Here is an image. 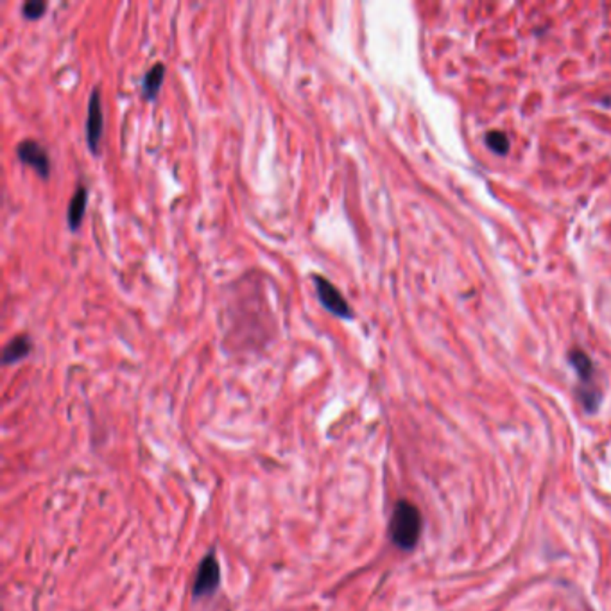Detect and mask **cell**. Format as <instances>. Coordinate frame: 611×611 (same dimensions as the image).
Returning <instances> with one entry per match:
<instances>
[{"label": "cell", "mask_w": 611, "mask_h": 611, "mask_svg": "<svg viewBox=\"0 0 611 611\" xmlns=\"http://www.w3.org/2000/svg\"><path fill=\"white\" fill-rule=\"evenodd\" d=\"M423 529L422 513L409 500H398L389 520V538L402 550H413Z\"/></svg>", "instance_id": "cell-1"}, {"label": "cell", "mask_w": 611, "mask_h": 611, "mask_svg": "<svg viewBox=\"0 0 611 611\" xmlns=\"http://www.w3.org/2000/svg\"><path fill=\"white\" fill-rule=\"evenodd\" d=\"M569 360L581 382V395H579L581 404L588 413H594L601 404V395L597 388H594V363L582 350H570Z\"/></svg>", "instance_id": "cell-2"}, {"label": "cell", "mask_w": 611, "mask_h": 611, "mask_svg": "<svg viewBox=\"0 0 611 611\" xmlns=\"http://www.w3.org/2000/svg\"><path fill=\"white\" fill-rule=\"evenodd\" d=\"M312 282L316 285V294L319 298V303L328 312L335 314L338 317H344V319H351L354 317V310H351L350 303L346 301L341 291L328 278H325L323 274H314Z\"/></svg>", "instance_id": "cell-3"}, {"label": "cell", "mask_w": 611, "mask_h": 611, "mask_svg": "<svg viewBox=\"0 0 611 611\" xmlns=\"http://www.w3.org/2000/svg\"><path fill=\"white\" fill-rule=\"evenodd\" d=\"M221 582V566L219 560L215 556V553H208L207 556L203 557L201 563L198 566V572H196L194 585H192V595L196 598L210 597L217 588H219Z\"/></svg>", "instance_id": "cell-4"}, {"label": "cell", "mask_w": 611, "mask_h": 611, "mask_svg": "<svg viewBox=\"0 0 611 611\" xmlns=\"http://www.w3.org/2000/svg\"><path fill=\"white\" fill-rule=\"evenodd\" d=\"M104 131V111H102L101 88L93 86L88 99V110H86V145L93 154H99V143Z\"/></svg>", "instance_id": "cell-5"}, {"label": "cell", "mask_w": 611, "mask_h": 611, "mask_svg": "<svg viewBox=\"0 0 611 611\" xmlns=\"http://www.w3.org/2000/svg\"><path fill=\"white\" fill-rule=\"evenodd\" d=\"M17 157L22 164L33 167L43 180H47L49 174H51V158H49V152H47V149L43 148L38 140H22L17 145Z\"/></svg>", "instance_id": "cell-6"}, {"label": "cell", "mask_w": 611, "mask_h": 611, "mask_svg": "<svg viewBox=\"0 0 611 611\" xmlns=\"http://www.w3.org/2000/svg\"><path fill=\"white\" fill-rule=\"evenodd\" d=\"M86 201H88V189L85 185H79L76 192L72 194L67 208V223L72 232H76L77 228L83 223L86 210Z\"/></svg>", "instance_id": "cell-7"}, {"label": "cell", "mask_w": 611, "mask_h": 611, "mask_svg": "<svg viewBox=\"0 0 611 611\" xmlns=\"http://www.w3.org/2000/svg\"><path fill=\"white\" fill-rule=\"evenodd\" d=\"M33 350V342L31 338H27L26 333H20V335H15L13 339H9L8 344L4 346V351H2V363L4 364H13L26 358L27 355Z\"/></svg>", "instance_id": "cell-8"}, {"label": "cell", "mask_w": 611, "mask_h": 611, "mask_svg": "<svg viewBox=\"0 0 611 611\" xmlns=\"http://www.w3.org/2000/svg\"><path fill=\"white\" fill-rule=\"evenodd\" d=\"M165 79V65L161 61H157L152 65L142 79V95L145 101H154L160 92L161 85Z\"/></svg>", "instance_id": "cell-9"}, {"label": "cell", "mask_w": 611, "mask_h": 611, "mask_svg": "<svg viewBox=\"0 0 611 611\" xmlns=\"http://www.w3.org/2000/svg\"><path fill=\"white\" fill-rule=\"evenodd\" d=\"M486 143H488V148L491 151L500 154V157L507 154V151H509V140H507V136L502 131H491V133H488L486 135Z\"/></svg>", "instance_id": "cell-10"}, {"label": "cell", "mask_w": 611, "mask_h": 611, "mask_svg": "<svg viewBox=\"0 0 611 611\" xmlns=\"http://www.w3.org/2000/svg\"><path fill=\"white\" fill-rule=\"evenodd\" d=\"M45 11H47L45 0H26L24 6H22V13H24V17L26 18H29V20H38Z\"/></svg>", "instance_id": "cell-11"}]
</instances>
